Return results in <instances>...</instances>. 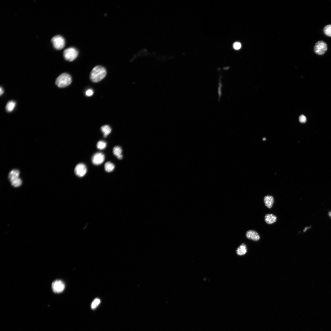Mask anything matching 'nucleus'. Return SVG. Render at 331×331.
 Listing matches in <instances>:
<instances>
[{"label":"nucleus","instance_id":"18","mask_svg":"<svg viewBox=\"0 0 331 331\" xmlns=\"http://www.w3.org/2000/svg\"><path fill=\"white\" fill-rule=\"evenodd\" d=\"M113 152L114 155L117 157L122 155V149L121 147L119 146H116L113 148Z\"/></svg>","mask_w":331,"mask_h":331},{"label":"nucleus","instance_id":"20","mask_svg":"<svg viewBox=\"0 0 331 331\" xmlns=\"http://www.w3.org/2000/svg\"><path fill=\"white\" fill-rule=\"evenodd\" d=\"M100 299L98 298H96L95 299L92 303V308L93 309H96L100 304Z\"/></svg>","mask_w":331,"mask_h":331},{"label":"nucleus","instance_id":"7","mask_svg":"<svg viewBox=\"0 0 331 331\" xmlns=\"http://www.w3.org/2000/svg\"><path fill=\"white\" fill-rule=\"evenodd\" d=\"M52 287L55 292L60 293L64 290L65 286V284L62 281L57 280L54 281L52 283Z\"/></svg>","mask_w":331,"mask_h":331},{"label":"nucleus","instance_id":"13","mask_svg":"<svg viewBox=\"0 0 331 331\" xmlns=\"http://www.w3.org/2000/svg\"><path fill=\"white\" fill-rule=\"evenodd\" d=\"M247 252L246 245L244 243L241 244L236 249V252L237 255L242 256L245 255Z\"/></svg>","mask_w":331,"mask_h":331},{"label":"nucleus","instance_id":"22","mask_svg":"<svg viewBox=\"0 0 331 331\" xmlns=\"http://www.w3.org/2000/svg\"><path fill=\"white\" fill-rule=\"evenodd\" d=\"M299 120L301 123H304L306 122L307 119L305 116L301 115L299 117Z\"/></svg>","mask_w":331,"mask_h":331},{"label":"nucleus","instance_id":"15","mask_svg":"<svg viewBox=\"0 0 331 331\" xmlns=\"http://www.w3.org/2000/svg\"><path fill=\"white\" fill-rule=\"evenodd\" d=\"M115 165L111 162H107L105 164L104 168L105 171L108 172H111L114 170Z\"/></svg>","mask_w":331,"mask_h":331},{"label":"nucleus","instance_id":"11","mask_svg":"<svg viewBox=\"0 0 331 331\" xmlns=\"http://www.w3.org/2000/svg\"><path fill=\"white\" fill-rule=\"evenodd\" d=\"M265 206L268 209L272 208L274 202V198L272 196L268 195L264 197L263 199Z\"/></svg>","mask_w":331,"mask_h":331},{"label":"nucleus","instance_id":"21","mask_svg":"<svg viewBox=\"0 0 331 331\" xmlns=\"http://www.w3.org/2000/svg\"><path fill=\"white\" fill-rule=\"evenodd\" d=\"M233 47L235 50H239L241 48V45L239 42H235L233 45Z\"/></svg>","mask_w":331,"mask_h":331},{"label":"nucleus","instance_id":"6","mask_svg":"<svg viewBox=\"0 0 331 331\" xmlns=\"http://www.w3.org/2000/svg\"><path fill=\"white\" fill-rule=\"evenodd\" d=\"M327 45L326 43L322 41L317 42L314 47V53L317 55H324L327 51Z\"/></svg>","mask_w":331,"mask_h":331},{"label":"nucleus","instance_id":"19","mask_svg":"<svg viewBox=\"0 0 331 331\" xmlns=\"http://www.w3.org/2000/svg\"><path fill=\"white\" fill-rule=\"evenodd\" d=\"M107 146V143L105 141H99L97 145V148L100 150H103L105 149Z\"/></svg>","mask_w":331,"mask_h":331},{"label":"nucleus","instance_id":"12","mask_svg":"<svg viewBox=\"0 0 331 331\" xmlns=\"http://www.w3.org/2000/svg\"><path fill=\"white\" fill-rule=\"evenodd\" d=\"M277 220V217L271 213L266 214L265 216V221L268 224H272L275 223Z\"/></svg>","mask_w":331,"mask_h":331},{"label":"nucleus","instance_id":"8","mask_svg":"<svg viewBox=\"0 0 331 331\" xmlns=\"http://www.w3.org/2000/svg\"><path fill=\"white\" fill-rule=\"evenodd\" d=\"M76 175L79 177L84 176L87 172V168L85 165L80 163L78 164L76 167L75 170Z\"/></svg>","mask_w":331,"mask_h":331},{"label":"nucleus","instance_id":"23","mask_svg":"<svg viewBox=\"0 0 331 331\" xmlns=\"http://www.w3.org/2000/svg\"><path fill=\"white\" fill-rule=\"evenodd\" d=\"M93 90L91 89L87 90L86 92V95L88 96H91L93 94Z\"/></svg>","mask_w":331,"mask_h":331},{"label":"nucleus","instance_id":"2","mask_svg":"<svg viewBox=\"0 0 331 331\" xmlns=\"http://www.w3.org/2000/svg\"><path fill=\"white\" fill-rule=\"evenodd\" d=\"M20 171L17 169H13L9 173V179L12 186L15 187L20 186L22 184V181L19 177Z\"/></svg>","mask_w":331,"mask_h":331},{"label":"nucleus","instance_id":"27","mask_svg":"<svg viewBox=\"0 0 331 331\" xmlns=\"http://www.w3.org/2000/svg\"><path fill=\"white\" fill-rule=\"evenodd\" d=\"M265 140H266V139L265 138H264L263 139V141H265Z\"/></svg>","mask_w":331,"mask_h":331},{"label":"nucleus","instance_id":"17","mask_svg":"<svg viewBox=\"0 0 331 331\" xmlns=\"http://www.w3.org/2000/svg\"><path fill=\"white\" fill-rule=\"evenodd\" d=\"M323 31L324 34L326 36L331 37V25H328L325 26Z\"/></svg>","mask_w":331,"mask_h":331},{"label":"nucleus","instance_id":"24","mask_svg":"<svg viewBox=\"0 0 331 331\" xmlns=\"http://www.w3.org/2000/svg\"><path fill=\"white\" fill-rule=\"evenodd\" d=\"M220 81V82L219 83V87L218 88V93H219V99H220V96H221V87H222V85H221V82Z\"/></svg>","mask_w":331,"mask_h":331},{"label":"nucleus","instance_id":"10","mask_svg":"<svg viewBox=\"0 0 331 331\" xmlns=\"http://www.w3.org/2000/svg\"><path fill=\"white\" fill-rule=\"evenodd\" d=\"M246 236L249 239L254 241H258L260 239L258 233L255 230H250L247 231L246 233Z\"/></svg>","mask_w":331,"mask_h":331},{"label":"nucleus","instance_id":"3","mask_svg":"<svg viewBox=\"0 0 331 331\" xmlns=\"http://www.w3.org/2000/svg\"><path fill=\"white\" fill-rule=\"evenodd\" d=\"M72 82L71 76L67 73H63L57 78L56 84L60 88H64L69 86Z\"/></svg>","mask_w":331,"mask_h":331},{"label":"nucleus","instance_id":"16","mask_svg":"<svg viewBox=\"0 0 331 331\" xmlns=\"http://www.w3.org/2000/svg\"><path fill=\"white\" fill-rule=\"evenodd\" d=\"M16 106V103L14 101H10L9 102L6 106V109L8 112H12L15 108Z\"/></svg>","mask_w":331,"mask_h":331},{"label":"nucleus","instance_id":"9","mask_svg":"<svg viewBox=\"0 0 331 331\" xmlns=\"http://www.w3.org/2000/svg\"><path fill=\"white\" fill-rule=\"evenodd\" d=\"M105 158V156L101 152H97L93 156L92 158V162L95 165H100L103 163Z\"/></svg>","mask_w":331,"mask_h":331},{"label":"nucleus","instance_id":"5","mask_svg":"<svg viewBox=\"0 0 331 331\" xmlns=\"http://www.w3.org/2000/svg\"><path fill=\"white\" fill-rule=\"evenodd\" d=\"M51 41L54 48L58 50H61L63 49L66 44L64 39L59 35L53 37Z\"/></svg>","mask_w":331,"mask_h":331},{"label":"nucleus","instance_id":"14","mask_svg":"<svg viewBox=\"0 0 331 331\" xmlns=\"http://www.w3.org/2000/svg\"><path fill=\"white\" fill-rule=\"evenodd\" d=\"M101 130L104 134V137H106L111 131V128L108 125L102 126L101 128Z\"/></svg>","mask_w":331,"mask_h":331},{"label":"nucleus","instance_id":"25","mask_svg":"<svg viewBox=\"0 0 331 331\" xmlns=\"http://www.w3.org/2000/svg\"><path fill=\"white\" fill-rule=\"evenodd\" d=\"M4 91L2 87H1V88H0V95H1V96L4 93Z\"/></svg>","mask_w":331,"mask_h":331},{"label":"nucleus","instance_id":"1","mask_svg":"<svg viewBox=\"0 0 331 331\" xmlns=\"http://www.w3.org/2000/svg\"><path fill=\"white\" fill-rule=\"evenodd\" d=\"M107 74L105 68L101 66H97L93 69L91 73L90 79L93 82L98 83L106 77Z\"/></svg>","mask_w":331,"mask_h":331},{"label":"nucleus","instance_id":"4","mask_svg":"<svg viewBox=\"0 0 331 331\" xmlns=\"http://www.w3.org/2000/svg\"><path fill=\"white\" fill-rule=\"evenodd\" d=\"M78 50L73 47L66 49L63 52L64 58L69 62H73L76 59L78 56Z\"/></svg>","mask_w":331,"mask_h":331},{"label":"nucleus","instance_id":"26","mask_svg":"<svg viewBox=\"0 0 331 331\" xmlns=\"http://www.w3.org/2000/svg\"><path fill=\"white\" fill-rule=\"evenodd\" d=\"M117 157L118 159L121 160L123 158V156L122 154V155H120L119 156H118Z\"/></svg>","mask_w":331,"mask_h":331}]
</instances>
